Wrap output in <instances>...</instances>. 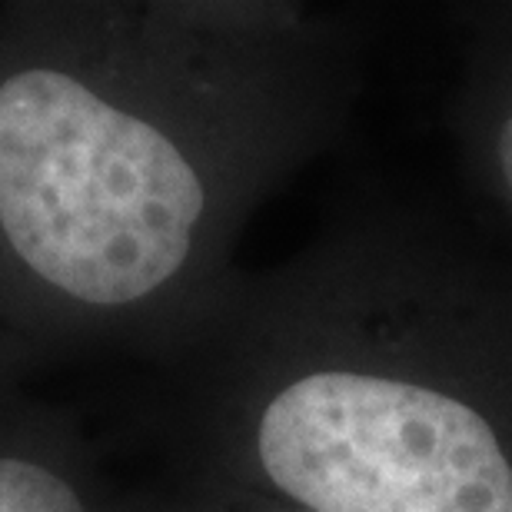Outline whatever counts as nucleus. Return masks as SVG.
<instances>
[{
  "instance_id": "f257e3e1",
  "label": "nucleus",
  "mask_w": 512,
  "mask_h": 512,
  "mask_svg": "<svg viewBox=\"0 0 512 512\" xmlns=\"http://www.w3.org/2000/svg\"><path fill=\"white\" fill-rule=\"evenodd\" d=\"M366 30L293 0L0 7V373L167 363L253 213L343 137Z\"/></svg>"
},
{
  "instance_id": "7ed1b4c3",
  "label": "nucleus",
  "mask_w": 512,
  "mask_h": 512,
  "mask_svg": "<svg viewBox=\"0 0 512 512\" xmlns=\"http://www.w3.org/2000/svg\"><path fill=\"white\" fill-rule=\"evenodd\" d=\"M80 426L0 373V512H117Z\"/></svg>"
},
{
  "instance_id": "f03ea898",
  "label": "nucleus",
  "mask_w": 512,
  "mask_h": 512,
  "mask_svg": "<svg viewBox=\"0 0 512 512\" xmlns=\"http://www.w3.org/2000/svg\"><path fill=\"white\" fill-rule=\"evenodd\" d=\"M167 483L300 512H512V273L363 200L160 363Z\"/></svg>"
},
{
  "instance_id": "39448f33",
  "label": "nucleus",
  "mask_w": 512,
  "mask_h": 512,
  "mask_svg": "<svg viewBox=\"0 0 512 512\" xmlns=\"http://www.w3.org/2000/svg\"><path fill=\"white\" fill-rule=\"evenodd\" d=\"M117 512H300V509L260 503V499H230V496L197 493V489L167 483L160 493L120 496Z\"/></svg>"
},
{
  "instance_id": "20e7f679",
  "label": "nucleus",
  "mask_w": 512,
  "mask_h": 512,
  "mask_svg": "<svg viewBox=\"0 0 512 512\" xmlns=\"http://www.w3.org/2000/svg\"><path fill=\"white\" fill-rule=\"evenodd\" d=\"M459 84L453 124L469 180L512 223V0L453 7Z\"/></svg>"
}]
</instances>
